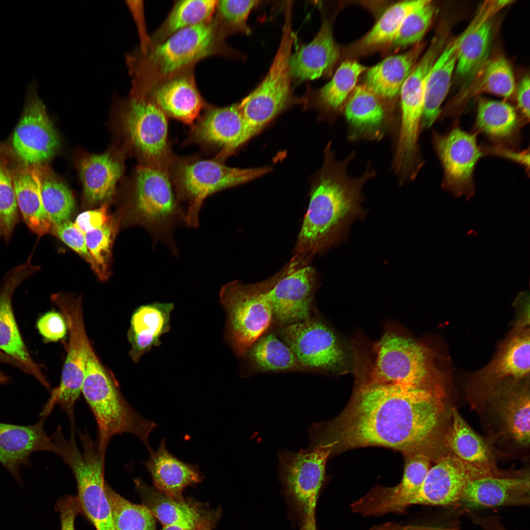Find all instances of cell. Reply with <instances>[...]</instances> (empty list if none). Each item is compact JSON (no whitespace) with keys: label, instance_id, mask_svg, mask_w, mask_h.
<instances>
[{"label":"cell","instance_id":"obj_1","mask_svg":"<svg viewBox=\"0 0 530 530\" xmlns=\"http://www.w3.org/2000/svg\"><path fill=\"white\" fill-rule=\"evenodd\" d=\"M441 383L415 386L363 381L337 419L315 424L320 444L334 443V453L381 446L405 454L422 452L432 441L444 410Z\"/></svg>","mask_w":530,"mask_h":530},{"label":"cell","instance_id":"obj_2","mask_svg":"<svg viewBox=\"0 0 530 530\" xmlns=\"http://www.w3.org/2000/svg\"><path fill=\"white\" fill-rule=\"evenodd\" d=\"M326 149L298 235L297 250L300 253H314L342 239L352 222L365 215L361 207L362 191L375 172L369 165L360 177H350L347 166L354 153L339 162L330 146Z\"/></svg>","mask_w":530,"mask_h":530},{"label":"cell","instance_id":"obj_3","mask_svg":"<svg viewBox=\"0 0 530 530\" xmlns=\"http://www.w3.org/2000/svg\"><path fill=\"white\" fill-rule=\"evenodd\" d=\"M228 35L215 16L130 54L127 62L132 79L131 94L144 96L159 83L192 69L194 64L210 56H236L225 44Z\"/></svg>","mask_w":530,"mask_h":530},{"label":"cell","instance_id":"obj_4","mask_svg":"<svg viewBox=\"0 0 530 530\" xmlns=\"http://www.w3.org/2000/svg\"><path fill=\"white\" fill-rule=\"evenodd\" d=\"M81 393L96 421L97 441L103 453L106 454L112 437L126 433L137 437L147 449L150 447L148 437L158 425L141 416L124 399L92 346Z\"/></svg>","mask_w":530,"mask_h":530},{"label":"cell","instance_id":"obj_5","mask_svg":"<svg viewBox=\"0 0 530 530\" xmlns=\"http://www.w3.org/2000/svg\"><path fill=\"white\" fill-rule=\"evenodd\" d=\"M270 170L269 167H230L215 159L175 157L169 174L175 185L178 202L187 205L185 224L197 228L199 225V212L206 198L221 190L250 181Z\"/></svg>","mask_w":530,"mask_h":530},{"label":"cell","instance_id":"obj_6","mask_svg":"<svg viewBox=\"0 0 530 530\" xmlns=\"http://www.w3.org/2000/svg\"><path fill=\"white\" fill-rule=\"evenodd\" d=\"M373 351L374 361L364 381L415 386L441 382L429 349L408 335L388 331L374 344Z\"/></svg>","mask_w":530,"mask_h":530},{"label":"cell","instance_id":"obj_7","mask_svg":"<svg viewBox=\"0 0 530 530\" xmlns=\"http://www.w3.org/2000/svg\"><path fill=\"white\" fill-rule=\"evenodd\" d=\"M82 450L75 438H63L59 443L58 455L72 470L76 478L81 509L96 530H115L104 478L106 455L88 431L80 433Z\"/></svg>","mask_w":530,"mask_h":530},{"label":"cell","instance_id":"obj_8","mask_svg":"<svg viewBox=\"0 0 530 530\" xmlns=\"http://www.w3.org/2000/svg\"><path fill=\"white\" fill-rule=\"evenodd\" d=\"M168 170L143 165L137 168L134 188L136 217L151 233L155 243L165 244L173 256L179 255L175 229L186 223V212L174 192Z\"/></svg>","mask_w":530,"mask_h":530},{"label":"cell","instance_id":"obj_9","mask_svg":"<svg viewBox=\"0 0 530 530\" xmlns=\"http://www.w3.org/2000/svg\"><path fill=\"white\" fill-rule=\"evenodd\" d=\"M51 298L65 320L69 343L60 384L53 390L40 416L47 417L58 405L67 414L71 427H75V404L81 393L91 346L84 328L81 298L63 293L53 294Z\"/></svg>","mask_w":530,"mask_h":530},{"label":"cell","instance_id":"obj_10","mask_svg":"<svg viewBox=\"0 0 530 530\" xmlns=\"http://www.w3.org/2000/svg\"><path fill=\"white\" fill-rule=\"evenodd\" d=\"M292 9V3L289 2L280 45L267 75L259 85L238 103L251 137L284 108L291 97L290 58L295 38Z\"/></svg>","mask_w":530,"mask_h":530},{"label":"cell","instance_id":"obj_11","mask_svg":"<svg viewBox=\"0 0 530 530\" xmlns=\"http://www.w3.org/2000/svg\"><path fill=\"white\" fill-rule=\"evenodd\" d=\"M219 297L227 316L228 340L236 353L244 357L273 320L271 305L263 287L238 281L222 287Z\"/></svg>","mask_w":530,"mask_h":530},{"label":"cell","instance_id":"obj_12","mask_svg":"<svg viewBox=\"0 0 530 530\" xmlns=\"http://www.w3.org/2000/svg\"><path fill=\"white\" fill-rule=\"evenodd\" d=\"M448 32L443 28L435 35L401 88L400 127L395 155L399 161H412L420 156L418 139L426 81L430 69L448 42Z\"/></svg>","mask_w":530,"mask_h":530},{"label":"cell","instance_id":"obj_13","mask_svg":"<svg viewBox=\"0 0 530 530\" xmlns=\"http://www.w3.org/2000/svg\"><path fill=\"white\" fill-rule=\"evenodd\" d=\"M123 115L130 140L145 165L169 171L175 157L168 142L167 116L149 99L132 95Z\"/></svg>","mask_w":530,"mask_h":530},{"label":"cell","instance_id":"obj_14","mask_svg":"<svg viewBox=\"0 0 530 530\" xmlns=\"http://www.w3.org/2000/svg\"><path fill=\"white\" fill-rule=\"evenodd\" d=\"M280 336L306 370L344 371L348 361L340 340L327 325L313 318L283 326Z\"/></svg>","mask_w":530,"mask_h":530},{"label":"cell","instance_id":"obj_15","mask_svg":"<svg viewBox=\"0 0 530 530\" xmlns=\"http://www.w3.org/2000/svg\"><path fill=\"white\" fill-rule=\"evenodd\" d=\"M332 448L333 444L328 443L309 447L298 452L284 450L278 452L280 479L286 492L303 515L316 508Z\"/></svg>","mask_w":530,"mask_h":530},{"label":"cell","instance_id":"obj_16","mask_svg":"<svg viewBox=\"0 0 530 530\" xmlns=\"http://www.w3.org/2000/svg\"><path fill=\"white\" fill-rule=\"evenodd\" d=\"M477 133L455 126L447 133H433V143L443 169L442 186L456 197L470 199L475 192L474 171L486 155L477 142Z\"/></svg>","mask_w":530,"mask_h":530},{"label":"cell","instance_id":"obj_17","mask_svg":"<svg viewBox=\"0 0 530 530\" xmlns=\"http://www.w3.org/2000/svg\"><path fill=\"white\" fill-rule=\"evenodd\" d=\"M59 143L58 135L37 95L35 83L30 84L22 116L12 136L13 150L25 165H38L53 155Z\"/></svg>","mask_w":530,"mask_h":530},{"label":"cell","instance_id":"obj_18","mask_svg":"<svg viewBox=\"0 0 530 530\" xmlns=\"http://www.w3.org/2000/svg\"><path fill=\"white\" fill-rule=\"evenodd\" d=\"M530 340L529 320L518 318L490 363L475 374L474 381L500 390L528 381Z\"/></svg>","mask_w":530,"mask_h":530},{"label":"cell","instance_id":"obj_19","mask_svg":"<svg viewBox=\"0 0 530 530\" xmlns=\"http://www.w3.org/2000/svg\"><path fill=\"white\" fill-rule=\"evenodd\" d=\"M32 255L24 264L9 271L0 288V350L16 360L23 370L34 375L47 389L50 384L40 366L32 359L21 337L12 306L17 287L39 269L31 264Z\"/></svg>","mask_w":530,"mask_h":530},{"label":"cell","instance_id":"obj_20","mask_svg":"<svg viewBox=\"0 0 530 530\" xmlns=\"http://www.w3.org/2000/svg\"><path fill=\"white\" fill-rule=\"evenodd\" d=\"M315 286L311 266L293 267L270 287H263L273 320L286 326L311 318Z\"/></svg>","mask_w":530,"mask_h":530},{"label":"cell","instance_id":"obj_21","mask_svg":"<svg viewBox=\"0 0 530 530\" xmlns=\"http://www.w3.org/2000/svg\"><path fill=\"white\" fill-rule=\"evenodd\" d=\"M457 457L447 456L430 468L422 484L406 502L412 504L444 506L459 502L469 481L486 476Z\"/></svg>","mask_w":530,"mask_h":530},{"label":"cell","instance_id":"obj_22","mask_svg":"<svg viewBox=\"0 0 530 530\" xmlns=\"http://www.w3.org/2000/svg\"><path fill=\"white\" fill-rule=\"evenodd\" d=\"M250 138L238 103L208 108L193 124L189 134L192 142L221 148L214 159L222 162Z\"/></svg>","mask_w":530,"mask_h":530},{"label":"cell","instance_id":"obj_23","mask_svg":"<svg viewBox=\"0 0 530 530\" xmlns=\"http://www.w3.org/2000/svg\"><path fill=\"white\" fill-rule=\"evenodd\" d=\"M46 417L37 423L20 425L0 423V463L22 484L20 469L31 466L29 456L34 452H57L53 435L44 430Z\"/></svg>","mask_w":530,"mask_h":530},{"label":"cell","instance_id":"obj_24","mask_svg":"<svg viewBox=\"0 0 530 530\" xmlns=\"http://www.w3.org/2000/svg\"><path fill=\"white\" fill-rule=\"evenodd\" d=\"M142 97L152 101L167 117L189 125L194 124L206 106L192 69L159 83Z\"/></svg>","mask_w":530,"mask_h":530},{"label":"cell","instance_id":"obj_25","mask_svg":"<svg viewBox=\"0 0 530 530\" xmlns=\"http://www.w3.org/2000/svg\"><path fill=\"white\" fill-rule=\"evenodd\" d=\"M402 480L392 488H376L362 499L363 508L369 516H381L389 512H401L408 500L418 490L430 469V460L423 452L405 454Z\"/></svg>","mask_w":530,"mask_h":530},{"label":"cell","instance_id":"obj_26","mask_svg":"<svg viewBox=\"0 0 530 530\" xmlns=\"http://www.w3.org/2000/svg\"><path fill=\"white\" fill-rule=\"evenodd\" d=\"M459 502L474 508L527 505L529 477L489 475L473 479L465 487Z\"/></svg>","mask_w":530,"mask_h":530},{"label":"cell","instance_id":"obj_27","mask_svg":"<svg viewBox=\"0 0 530 530\" xmlns=\"http://www.w3.org/2000/svg\"><path fill=\"white\" fill-rule=\"evenodd\" d=\"M499 10L493 1L484 4L466 29L457 36L455 70L460 76H473L487 60L492 37L490 20Z\"/></svg>","mask_w":530,"mask_h":530},{"label":"cell","instance_id":"obj_28","mask_svg":"<svg viewBox=\"0 0 530 530\" xmlns=\"http://www.w3.org/2000/svg\"><path fill=\"white\" fill-rule=\"evenodd\" d=\"M165 442L162 439L156 451L149 448V458L143 464L159 491L181 501L185 488L200 482L202 475L197 465L184 462L171 454Z\"/></svg>","mask_w":530,"mask_h":530},{"label":"cell","instance_id":"obj_29","mask_svg":"<svg viewBox=\"0 0 530 530\" xmlns=\"http://www.w3.org/2000/svg\"><path fill=\"white\" fill-rule=\"evenodd\" d=\"M339 56V48L334 39L331 25L324 20L313 40L299 46L291 55L292 78L299 81L319 78L333 67Z\"/></svg>","mask_w":530,"mask_h":530},{"label":"cell","instance_id":"obj_30","mask_svg":"<svg viewBox=\"0 0 530 530\" xmlns=\"http://www.w3.org/2000/svg\"><path fill=\"white\" fill-rule=\"evenodd\" d=\"M11 173L19 210L27 226L39 237L52 232L42 201L38 165H25Z\"/></svg>","mask_w":530,"mask_h":530},{"label":"cell","instance_id":"obj_31","mask_svg":"<svg viewBox=\"0 0 530 530\" xmlns=\"http://www.w3.org/2000/svg\"><path fill=\"white\" fill-rule=\"evenodd\" d=\"M171 303L154 302L139 307L133 313L129 339L132 344L130 355L137 361L154 346L161 344L160 338L170 330Z\"/></svg>","mask_w":530,"mask_h":530},{"label":"cell","instance_id":"obj_32","mask_svg":"<svg viewBox=\"0 0 530 530\" xmlns=\"http://www.w3.org/2000/svg\"><path fill=\"white\" fill-rule=\"evenodd\" d=\"M458 45V37L447 42L429 71L425 83L422 128H430L441 114V106L455 70Z\"/></svg>","mask_w":530,"mask_h":530},{"label":"cell","instance_id":"obj_33","mask_svg":"<svg viewBox=\"0 0 530 530\" xmlns=\"http://www.w3.org/2000/svg\"><path fill=\"white\" fill-rule=\"evenodd\" d=\"M423 48L419 44L404 53L385 58L368 71L365 85L379 97H395L417 63Z\"/></svg>","mask_w":530,"mask_h":530},{"label":"cell","instance_id":"obj_34","mask_svg":"<svg viewBox=\"0 0 530 530\" xmlns=\"http://www.w3.org/2000/svg\"><path fill=\"white\" fill-rule=\"evenodd\" d=\"M121 172L120 163L108 154L84 158L80 164V175L87 200L96 203L110 197Z\"/></svg>","mask_w":530,"mask_h":530},{"label":"cell","instance_id":"obj_35","mask_svg":"<svg viewBox=\"0 0 530 530\" xmlns=\"http://www.w3.org/2000/svg\"><path fill=\"white\" fill-rule=\"evenodd\" d=\"M522 122L515 109L508 103L487 98L477 102L475 122L477 132L497 141L510 139L518 132Z\"/></svg>","mask_w":530,"mask_h":530},{"label":"cell","instance_id":"obj_36","mask_svg":"<svg viewBox=\"0 0 530 530\" xmlns=\"http://www.w3.org/2000/svg\"><path fill=\"white\" fill-rule=\"evenodd\" d=\"M134 482L145 505L164 526L183 525L194 527L201 521L199 513L193 507L155 490L139 478Z\"/></svg>","mask_w":530,"mask_h":530},{"label":"cell","instance_id":"obj_37","mask_svg":"<svg viewBox=\"0 0 530 530\" xmlns=\"http://www.w3.org/2000/svg\"><path fill=\"white\" fill-rule=\"evenodd\" d=\"M246 355L255 368L263 372L306 370L290 347L273 333L261 336L251 346Z\"/></svg>","mask_w":530,"mask_h":530},{"label":"cell","instance_id":"obj_38","mask_svg":"<svg viewBox=\"0 0 530 530\" xmlns=\"http://www.w3.org/2000/svg\"><path fill=\"white\" fill-rule=\"evenodd\" d=\"M217 0L176 1L164 22L150 39L149 44L159 43L175 32L211 19Z\"/></svg>","mask_w":530,"mask_h":530},{"label":"cell","instance_id":"obj_39","mask_svg":"<svg viewBox=\"0 0 530 530\" xmlns=\"http://www.w3.org/2000/svg\"><path fill=\"white\" fill-rule=\"evenodd\" d=\"M378 96L365 85L355 87L344 108L349 125L361 132L378 129L385 122V108Z\"/></svg>","mask_w":530,"mask_h":530},{"label":"cell","instance_id":"obj_40","mask_svg":"<svg viewBox=\"0 0 530 530\" xmlns=\"http://www.w3.org/2000/svg\"><path fill=\"white\" fill-rule=\"evenodd\" d=\"M38 165L43 205L53 226L68 220L75 205L70 190L45 165Z\"/></svg>","mask_w":530,"mask_h":530},{"label":"cell","instance_id":"obj_41","mask_svg":"<svg viewBox=\"0 0 530 530\" xmlns=\"http://www.w3.org/2000/svg\"><path fill=\"white\" fill-rule=\"evenodd\" d=\"M473 76L476 79L471 85L470 97L471 95L487 92L508 98L515 90V79L511 66L502 56L487 60Z\"/></svg>","mask_w":530,"mask_h":530},{"label":"cell","instance_id":"obj_42","mask_svg":"<svg viewBox=\"0 0 530 530\" xmlns=\"http://www.w3.org/2000/svg\"><path fill=\"white\" fill-rule=\"evenodd\" d=\"M366 69L354 60L344 61L331 80L318 91V103L327 110L338 109L354 88L359 76Z\"/></svg>","mask_w":530,"mask_h":530},{"label":"cell","instance_id":"obj_43","mask_svg":"<svg viewBox=\"0 0 530 530\" xmlns=\"http://www.w3.org/2000/svg\"><path fill=\"white\" fill-rule=\"evenodd\" d=\"M506 390L508 397L502 413L505 427L510 436L519 444L530 443V395L526 386Z\"/></svg>","mask_w":530,"mask_h":530},{"label":"cell","instance_id":"obj_44","mask_svg":"<svg viewBox=\"0 0 530 530\" xmlns=\"http://www.w3.org/2000/svg\"><path fill=\"white\" fill-rule=\"evenodd\" d=\"M115 530H155V517L145 505L133 504L106 483Z\"/></svg>","mask_w":530,"mask_h":530},{"label":"cell","instance_id":"obj_45","mask_svg":"<svg viewBox=\"0 0 530 530\" xmlns=\"http://www.w3.org/2000/svg\"><path fill=\"white\" fill-rule=\"evenodd\" d=\"M426 0H405L389 7L362 40V45L372 47L391 43L407 16Z\"/></svg>","mask_w":530,"mask_h":530},{"label":"cell","instance_id":"obj_46","mask_svg":"<svg viewBox=\"0 0 530 530\" xmlns=\"http://www.w3.org/2000/svg\"><path fill=\"white\" fill-rule=\"evenodd\" d=\"M452 420L448 441L457 457L466 463L486 461L488 452L485 444L456 410L452 412Z\"/></svg>","mask_w":530,"mask_h":530},{"label":"cell","instance_id":"obj_47","mask_svg":"<svg viewBox=\"0 0 530 530\" xmlns=\"http://www.w3.org/2000/svg\"><path fill=\"white\" fill-rule=\"evenodd\" d=\"M19 221V210L11 172L0 156V238L8 242Z\"/></svg>","mask_w":530,"mask_h":530},{"label":"cell","instance_id":"obj_48","mask_svg":"<svg viewBox=\"0 0 530 530\" xmlns=\"http://www.w3.org/2000/svg\"><path fill=\"white\" fill-rule=\"evenodd\" d=\"M437 12L431 0H426L409 13L403 21L391 44L395 47L416 44L423 38Z\"/></svg>","mask_w":530,"mask_h":530},{"label":"cell","instance_id":"obj_49","mask_svg":"<svg viewBox=\"0 0 530 530\" xmlns=\"http://www.w3.org/2000/svg\"><path fill=\"white\" fill-rule=\"evenodd\" d=\"M115 227L110 220L102 227L85 234L86 243L95 264L94 272L99 279L107 278Z\"/></svg>","mask_w":530,"mask_h":530},{"label":"cell","instance_id":"obj_50","mask_svg":"<svg viewBox=\"0 0 530 530\" xmlns=\"http://www.w3.org/2000/svg\"><path fill=\"white\" fill-rule=\"evenodd\" d=\"M259 0H217L216 7L217 18L229 35L239 32L249 34L251 32L247 19Z\"/></svg>","mask_w":530,"mask_h":530},{"label":"cell","instance_id":"obj_51","mask_svg":"<svg viewBox=\"0 0 530 530\" xmlns=\"http://www.w3.org/2000/svg\"><path fill=\"white\" fill-rule=\"evenodd\" d=\"M52 232L69 247L80 254L94 271L95 266L87 249L85 234L69 220L53 226Z\"/></svg>","mask_w":530,"mask_h":530},{"label":"cell","instance_id":"obj_52","mask_svg":"<svg viewBox=\"0 0 530 530\" xmlns=\"http://www.w3.org/2000/svg\"><path fill=\"white\" fill-rule=\"evenodd\" d=\"M40 334L47 341H57L66 335L67 326L61 314L50 311L43 315L37 321Z\"/></svg>","mask_w":530,"mask_h":530},{"label":"cell","instance_id":"obj_53","mask_svg":"<svg viewBox=\"0 0 530 530\" xmlns=\"http://www.w3.org/2000/svg\"><path fill=\"white\" fill-rule=\"evenodd\" d=\"M108 213V206L104 205L100 208L84 212L78 215L74 223L81 232L85 234L99 229L110 220Z\"/></svg>","mask_w":530,"mask_h":530},{"label":"cell","instance_id":"obj_54","mask_svg":"<svg viewBox=\"0 0 530 530\" xmlns=\"http://www.w3.org/2000/svg\"><path fill=\"white\" fill-rule=\"evenodd\" d=\"M56 507L60 514L61 530H75V521L80 508L77 497L68 496L60 499Z\"/></svg>","mask_w":530,"mask_h":530},{"label":"cell","instance_id":"obj_55","mask_svg":"<svg viewBox=\"0 0 530 530\" xmlns=\"http://www.w3.org/2000/svg\"><path fill=\"white\" fill-rule=\"evenodd\" d=\"M530 76L525 75L520 81L517 88V106L525 119L530 120Z\"/></svg>","mask_w":530,"mask_h":530},{"label":"cell","instance_id":"obj_56","mask_svg":"<svg viewBox=\"0 0 530 530\" xmlns=\"http://www.w3.org/2000/svg\"><path fill=\"white\" fill-rule=\"evenodd\" d=\"M486 155L493 154L513 160L529 168V153L526 151L518 152L512 151L503 146H494L484 149Z\"/></svg>","mask_w":530,"mask_h":530},{"label":"cell","instance_id":"obj_57","mask_svg":"<svg viewBox=\"0 0 530 530\" xmlns=\"http://www.w3.org/2000/svg\"><path fill=\"white\" fill-rule=\"evenodd\" d=\"M303 516L302 524L300 530H317L315 519V509L310 511Z\"/></svg>","mask_w":530,"mask_h":530},{"label":"cell","instance_id":"obj_58","mask_svg":"<svg viewBox=\"0 0 530 530\" xmlns=\"http://www.w3.org/2000/svg\"><path fill=\"white\" fill-rule=\"evenodd\" d=\"M5 362L15 365L22 369L21 366L16 360L10 357L9 356H8L3 352L0 351V362Z\"/></svg>","mask_w":530,"mask_h":530},{"label":"cell","instance_id":"obj_59","mask_svg":"<svg viewBox=\"0 0 530 530\" xmlns=\"http://www.w3.org/2000/svg\"><path fill=\"white\" fill-rule=\"evenodd\" d=\"M195 527H192L183 525H172L164 526L162 530H193Z\"/></svg>","mask_w":530,"mask_h":530},{"label":"cell","instance_id":"obj_60","mask_svg":"<svg viewBox=\"0 0 530 530\" xmlns=\"http://www.w3.org/2000/svg\"><path fill=\"white\" fill-rule=\"evenodd\" d=\"M193 530H211V529L208 524L201 521Z\"/></svg>","mask_w":530,"mask_h":530},{"label":"cell","instance_id":"obj_61","mask_svg":"<svg viewBox=\"0 0 530 530\" xmlns=\"http://www.w3.org/2000/svg\"><path fill=\"white\" fill-rule=\"evenodd\" d=\"M9 381V378L0 371V384H5Z\"/></svg>","mask_w":530,"mask_h":530},{"label":"cell","instance_id":"obj_62","mask_svg":"<svg viewBox=\"0 0 530 530\" xmlns=\"http://www.w3.org/2000/svg\"><path fill=\"white\" fill-rule=\"evenodd\" d=\"M415 530H444L441 529L440 528H426V529H420Z\"/></svg>","mask_w":530,"mask_h":530}]
</instances>
